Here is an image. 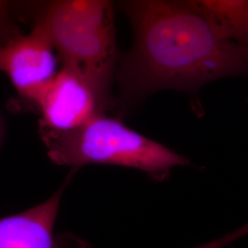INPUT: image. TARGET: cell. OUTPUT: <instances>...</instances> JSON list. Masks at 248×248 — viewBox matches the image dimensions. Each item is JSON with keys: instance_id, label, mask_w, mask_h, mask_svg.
Here are the masks:
<instances>
[{"instance_id": "6da1fadb", "label": "cell", "mask_w": 248, "mask_h": 248, "mask_svg": "<svg viewBox=\"0 0 248 248\" xmlns=\"http://www.w3.org/2000/svg\"><path fill=\"white\" fill-rule=\"evenodd\" d=\"M133 30L115 79L118 117L133 114L152 94L172 89L197 100L216 80L248 77V47L224 35L186 0H119Z\"/></svg>"}, {"instance_id": "7a4b0ae2", "label": "cell", "mask_w": 248, "mask_h": 248, "mask_svg": "<svg viewBox=\"0 0 248 248\" xmlns=\"http://www.w3.org/2000/svg\"><path fill=\"white\" fill-rule=\"evenodd\" d=\"M32 23L45 29L62 66L88 80L107 109L114 107V0H50Z\"/></svg>"}, {"instance_id": "3957f363", "label": "cell", "mask_w": 248, "mask_h": 248, "mask_svg": "<svg viewBox=\"0 0 248 248\" xmlns=\"http://www.w3.org/2000/svg\"><path fill=\"white\" fill-rule=\"evenodd\" d=\"M40 133L50 159L74 169L89 164L114 165L138 169L162 180L172 169L190 165L186 157L106 112L69 131L40 129Z\"/></svg>"}, {"instance_id": "277c9868", "label": "cell", "mask_w": 248, "mask_h": 248, "mask_svg": "<svg viewBox=\"0 0 248 248\" xmlns=\"http://www.w3.org/2000/svg\"><path fill=\"white\" fill-rule=\"evenodd\" d=\"M58 59L45 29L32 23L29 33L2 45L0 71L8 76L20 99L34 107L57 75Z\"/></svg>"}, {"instance_id": "5b68a950", "label": "cell", "mask_w": 248, "mask_h": 248, "mask_svg": "<svg viewBox=\"0 0 248 248\" xmlns=\"http://www.w3.org/2000/svg\"><path fill=\"white\" fill-rule=\"evenodd\" d=\"M40 129L69 131L106 112L98 92L78 72L63 67L37 100Z\"/></svg>"}, {"instance_id": "8992f818", "label": "cell", "mask_w": 248, "mask_h": 248, "mask_svg": "<svg viewBox=\"0 0 248 248\" xmlns=\"http://www.w3.org/2000/svg\"><path fill=\"white\" fill-rule=\"evenodd\" d=\"M64 186L44 203L1 218L0 248H90L78 237L53 232Z\"/></svg>"}, {"instance_id": "52a82bcc", "label": "cell", "mask_w": 248, "mask_h": 248, "mask_svg": "<svg viewBox=\"0 0 248 248\" xmlns=\"http://www.w3.org/2000/svg\"><path fill=\"white\" fill-rule=\"evenodd\" d=\"M222 33L248 47V0H186Z\"/></svg>"}, {"instance_id": "ba28073f", "label": "cell", "mask_w": 248, "mask_h": 248, "mask_svg": "<svg viewBox=\"0 0 248 248\" xmlns=\"http://www.w3.org/2000/svg\"><path fill=\"white\" fill-rule=\"evenodd\" d=\"M13 5L14 0H0V45L22 33L15 23Z\"/></svg>"}, {"instance_id": "9c48e42d", "label": "cell", "mask_w": 248, "mask_h": 248, "mask_svg": "<svg viewBox=\"0 0 248 248\" xmlns=\"http://www.w3.org/2000/svg\"><path fill=\"white\" fill-rule=\"evenodd\" d=\"M49 1L50 0H14V16L15 18L31 24Z\"/></svg>"}, {"instance_id": "30bf717a", "label": "cell", "mask_w": 248, "mask_h": 248, "mask_svg": "<svg viewBox=\"0 0 248 248\" xmlns=\"http://www.w3.org/2000/svg\"><path fill=\"white\" fill-rule=\"evenodd\" d=\"M248 235V222L232 232L226 233L219 239L213 240L205 245L194 248H224L239 238Z\"/></svg>"}, {"instance_id": "8fae6325", "label": "cell", "mask_w": 248, "mask_h": 248, "mask_svg": "<svg viewBox=\"0 0 248 248\" xmlns=\"http://www.w3.org/2000/svg\"><path fill=\"white\" fill-rule=\"evenodd\" d=\"M1 53H2V45H0V63H1Z\"/></svg>"}]
</instances>
